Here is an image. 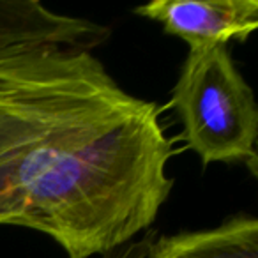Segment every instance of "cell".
<instances>
[{"label":"cell","instance_id":"cell-1","mask_svg":"<svg viewBox=\"0 0 258 258\" xmlns=\"http://www.w3.org/2000/svg\"><path fill=\"white\" fill-rule=\"evenodd\" d=\"M161 111L89 50L0 57V226L48 235L68 258L149 232L173 189Z\"/></svg>","mask_w":258,"mask_h":258},{"label":"cell","instance_id":"cell-2","mask_svg":"<svg viewBox=\"0 0 258 258\" xmlns=\"http://www.w3.org/2000/svg\"><path fill=\"white\" fill-rule=\"evenodd\" d=\"M170 104L182 124L180 138L204 168L244 165L256 177L258 104L230 46L187 50Z\"/></svg>","mask_w":258,"mask_h":258},{"label":"cell","instance_id":"cell-3","mask_svg":"<svg viewBox=\"0 0 258 258\" xmlns=\"http://www.w3.org/2000/svg\"><path fill=\"white\" fill-rule=\"evenodd\" d=\"M133 13L182 39L189 50L246 43L258 29L256 0H152Z\"/></svg>","mask_w":258,"mask_h":258},{"label":"cell","instance_id":"cell-4","mask_svg":"<svg viewBox=\"0 0 258 258\" xmlns=\"http://www.w3.org/2000/svg\"><path fill=\"white\" fill-rule=\"evenodd\" d=\"M108 27L51 11L39 0H0V57L37 48L101 46Z\"/></svg>","mask_w":258,"mask_h":258},{"label":"cell","instance_id":"cell-5","mask_svg":"<svg viewBox=\"0 0 258 258\" xmlns=\"http://www.w3.org/2000/svg\"><path fill=\"white\" fill-rule=\"evenodd\" d=\"M145 258H258V219L239 212L211 228L154 237Z\"/></svg>","mask_w":258,"mask_h":258},{"label":"cell","instance_id":"cell-6","mask_svg":"<svg viewBox=\"0 0 258 258\" xmlns=\"http://www.w3.org/2000/svg\"><path fill=\"white\" fill-rule=\"evenodd\" d=\"M156 233L152 232H145L144 237H138V239L131 240V242L124 244L118 249H113L110 253L103 254L99 258H145L147 256V251L151 247V242L154 240Z\"/></svg>","mask_w":258,"mask_h":258}]
</instances>
